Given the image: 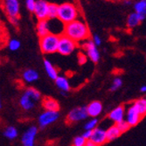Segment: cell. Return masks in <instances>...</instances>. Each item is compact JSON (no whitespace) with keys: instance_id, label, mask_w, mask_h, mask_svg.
Segmentation results:
<instances>
[{"instance_id":"obj_1","label":"cell","mask_w":146,"mask_h":146,"mask_svg":"<svg viewBox=\"0 0 146 146\" xmlns=\"http://www.w3.org/2000/svg\"><path fill=\"white\" fill-rule=\"evenodd\" d=\"M63 34L72 38L76 43H79L88 40L89 37V30L84 22L77 19L70 24L64 25Z\"/></svg>"},{"instance_id":"obj_2","label":"cell","mask_w":146,"mask_h":146,"mask_svg":"<svg viewBox=\"0 0 146 146\" xmlns=\"http://www.w3.org/2000/svg\"><path fill=\"white\" fill-rule=\"evenodd\" d=\"M78 15H79L78 9L74 4L64 3L59 5L58 19L64 25L77 20Z\"/></svg>"},{"instance_id":"obj_3","label":"cell","mask_w":146,"mask_h":146,"mask_svg":"<svg viewBox=\"0 0 146 146\" xmlns=\"http://www.w3.org/2000/svg\"><path fill=\"white\" fill-rule=\"evenodd\" d=\"M60 36L50 33L49 34L39 38V47L43 54H52L58 52Z\"/></svg>"},{"instance_id":"obj_4","label":"cell","mask_w":146,"mask_h":146,"mask_svg":"<svg viewBox=\"0 0 146 146\" xmlns=\"http://www.w3.org/2000/svg\"><path fill=\"white\" fill-rule=\"evenodd\" d=\"M77 48V43L74 41L72 38L61 34L60 36V41L58 46V52L61 55L68 56L73 54L74 51Z\"/></svg>"},{"instance_id":"obj_5","label":"cell","mask_w":146,"mask_h":146,"mask_svg":"<svg viewBox=\"0 0 146 146\" xmlns=\"http://www.w3.org/2000/svg\"><path fill=\"white\" fill-rule=\"evenodd\" d=\"M88 117L87 107H76L69 111L67 115V123L69 124L79 123Z\"/></svg>"},{"instance_id":"obj_6","label":"cell","mask_w":146,"mask_h":146,"mask_svg":"<svg viewBox=\"0 0 146 146\" xmlns=\"http://www.w3.org/2000/svg\"><path fill=\"white\" fill-rule=\"evenodd\" d=\"M60 117L59 111H48L45 110L39 115L38 118V123L40 129H45L50 124L56 122Z\"/></svg>"},{"instance_id":"obj_7","label":"cell","mask_w":146,"mask_h":146,"mask_svg":"<svg viewBox=\"0 0 146 146\" xmlns=\"http://www.w3.org/2000/svg\"><path fill=\"white\" fill-rule=\"evenodd\" d=\"M82 46L86 52L87 56L91 61H93L94 63H97L100 60V58H101L100 52L97 48V46L93 42V40L85 41Z\"/></svg>"},{"instance_id":"obj_8","label":"cell","mask_w":146,"mask_h":146,"mask_svg":"<svg viewBox=\"0 0 146 146\" xmlns=\"http://www.w3.org/2000/svg\"><path fill=\"white\" fill-rule=\"evenodd\" d=\"M38 131V129L36 126H31L26 129L21 137V143L23 146H34Z\"/></svg>"},{"instance_id":"obj_9","label":"cell","mask_w":146,"mask_h":146,"mask_svg":"<svg viewBox=\"0 0 146 146\" xmlns=\"http://www.w3.org/2000/svg\"><path fill=\"white\" fill-rule=\"evenodd\" d=\"M48 10L49 3L45 0H37L33 13L38 20H46L48 19Z\"/></svg>"},{"instance_id":"obj_10","label":"cell","mask_w":146,"mask_h":146,"mask_svg":"<svg viewBox=\"0 0 146 146\" xmlns=\"http://www.w3.org/2000/svg\"><path fill=\"white\" fill-rule=\"evenodd\" d=\"M4 9L8 18H19V0H4Z\"/></svg>"},{"instance_id":"obj_11","label":"cell","mask_w":146,"mask_h":146,"mask_svg":"<svg viewBox=\"0 0 146 146\" xmlns=\"http://www.w3.org/2000/svg\"><path fill=\"white\" fill-rule=\"evenodd\" d=\"M142 118V115L135 108V106L132 103L126 109V115H125V121L132 127L138 124Z\"/></svg>"},{"instance_id":"obj_12","label":"cell","mask_w":146,"mask_h":146,"mask_svg":"<svg viewBox=\"0 0 146 146\" xmlns=\"http://www.w3.org/2000/svg\"><path fill=\"white\" fill-rule=\"evenodd\" d=\"M125 115H126V108L123 105H119L109 113L108 118L115 124H117L125 120Z\"/></svg>"},{"instance_id":"obj_13","label":"cell","mask_w":146,"mask_h":146,"mask_svg":"<svg viewBox=\"0 0 146 146\" xmlns=\"http://www.w3.org/2000/svg\"><path fill=\"white\" fill-rule=\"evenodd\" d=\"M90 141L96 143L97 146L103 145L106 142H108L107 139V130L101 127H97L93 130V134L90 138Z\"/></svg>"},{"instance_id":"obj_14","label":"cell","mask_w":146,"mask_h":146,"mask_svg":"<svg viewBox=\"0 0 146 146\" xmlns=\"http://www.w3.org/2000/svg\"><path fill=\"white\" fill-rule=\"evenodd\" d=\"M102 110H103L102 103L99 101H94L87 106V111H88V116L91 118L98 117L102 114Z\"/></svg>"},{"instance_id":"obj_15","label":"cell","mask_w":146,"mask_h":146,"mask_svg":"<svg viewBox=\"0 0 146 146\" xmlns=\"http://www.w3.org/2000/svg\"><path fill=\"white\" fill-rule=\"evenodd\" d=\"M37 33L39 38L44 37L51 33L50 31V22L48 19L46 20H38L37 26H36Z\"/></svg>"},{"instance_id":"obj_16","label":"cell","mask_w":146,"mask_h":146,"mask_svg":"<svg viewBox=\"0 0 146 146\" xmlns=\"http://www.w3.org/2000/svg\"><path fill=\"white\" fill-rule=\"evenodd\" d=\"M42 106L45 110L48 111H59L60 110V104L59 102L51 97H45L42 101Z\"/></svg>"},{"instance_id":"obj_17","label":"cell","mask_w":146,"mask_h":146,"mask_svg":"<svg viewBox=\"0 0 146 146\" xmlns=\"http://www.w3.org/2000/svg\"><path fill=\"white\" fill-rule=\"evenodd\" d=\"M55 84L57 86V88L60 90V92H66L68 93L71 89L70 87V83L68 79L64 76V75H59L58 78L55 80Z\"/></svg>"},{"instance_id":"obj_18","label":"cell","mask_w":146,"mask_h":146,"mask_svg":"<svg viewBox=\"0 0 146 146\" xmlns=\"http://www.w3.org/2000/svg\"><path fill=\"white\" fill-rule=\"evenodd\" d=\"M19 105L24 110L29 111L35 107V102L30 96L24 93L19 99Z\"/></svg>"},{"instance_id":"obj_19","label":"cell","mask_w":146,"mask_h":146,"mask_svg":"<svg viewBox=\"0 0 146 146\" xmlns=\"http://www.w3.org/2000/svg\"><path fill=\"white\" fill-rule=\"evenodd\" d=\"M38 77H39L38 73L33 68L25 69L22 74V78L24 80V82L26 83H32L36 82L38 79Z\"/></svg>"},{"instance_id":"obj_20","label":"cell","mask_w":146,"mask_h":146,"mask_svg":"<svg viewBox=\"0 0 146 146\" xmlns=\"http://www.w3.org/2000/svg\"><path fill=\"white\" fill-rule=\"evenodd\" d=\"M44 68L48 77L52 80H54V81H55L59 76V73L56 68L52 64V62L49 60H46V59L44 60Z\"/></svg>"},{"instance_id":"obj_21","label":"cell","mask_w":146,"mask_h":146,"mask_svg":"<svg viewBox=\"0 0 146 146\" xmlns=\"http://www.w3.org/2000/svg\"><path fill=\"white\" fill-rule=\"evenodd\" d=\"M143 19H144L139 14H137V12H132L127 18V26L129 29H133L137 27Z\"/></svg>"},{"instance_id":"obj_22","label":"cell","mask_w":146,"mask_h":146,"mask_svg":"<svg viewBox=\"0 0 146 146\" xmlns=\"http://www.w3.org/2000/svg\"><path fill=\"white\" fill-rule=\"evenodd\" d=\"M107 139H108V142H110V141H113L116 138H118L122 135V132L119 129L117 124H112L110 125L107 129Z\"/></svg>"},{"instance_id":"obj_23","label":"cell","mask_w":146,"mask_h":146,"mask_svg":"<svg viewBox=\"0 0 146 146\" xmlns=\"http://www.w3.org/2000/svg\"><path fill=\"white\" fill-rule=\"evenodd\" d=\"M135 12L142 16L143 19L146 17V0H138L134 5Z\"/></svg>"},{"instance_id":"obj_24","label":"cell","mask_w":146,"mask_h":146,"mask_svg":"<svg viewBox=\"0 0 146 146\" xmlns=\"http://www.w3.org/2000/svg\"><path fill=\"white\" fill-rule=\"evenodd\" d=\"M4 137L9 140H14L19 136V131L14 126H8L4 130Z\"/></svg>"},{"instance_id":"obj_25","label":"cell","mask_w":146,"mask_h":146,"mask_svg":"<svg viewBox=\"0 0 146 146\" xmlns=\"http://www.w3.org/2000/svg\"><path fill=\"white\" fill-rule=\"evenodd\" d=\"M133 105L137 110V111L140 113L142 117L146 115V99L145 98H140V99L136 100L133 102Z\"/></svg>"},{"instance_id":"obj_26","label":"cell","mask_w":146,"mask_h":146,"mask_svg":"<svg viewBox=\"0 0 146 146\" xmlns=\"http://www.w3.org/2000/svg\"><path fill=\"white\" fill-rule=\"evenodd\" d=\"M24 93L27 95L28 96H30L35 102H38L39 99H40V97H41L40 92H39L38 90H37L36 88H32V87L26 88Z\"/></svg>"},{"instance_id":"obj_27","label":"cell","mask_w":146,"mask_h":146,"mask_svg":"<svg viewBox=\"0 0 146 146\" xmlns=\"http://www.w3.org/2000/svg\"><path fill=\"white\" fill-rule=\"evenodd\" d=\"M58 12H59V5H55V4H49L48 20L58 19Z\"/></svg>"},{"instance_id":"obj_28","label":"cell","mask_w":146,"mask_h":146,"mask_svg":"<svg viewBox=\"0 0 146 146\" xmlns=\"http://www.w3.org/2000/svg\"><path fill=\"white\" fill-rule=\"evenodd\" d=\"M99 121L97 118H91L85 123L84 125V129L85 130H94L98 127Z\"/></svg>"},{"instance_id":"obj_29","label":"cell","mask_w":146,"mask_h":146,"mask_svg":"<svg viewBox=\"0 0 146 146\" xmlns=\"http://www.w3.org/2000/svg\"><path fill=\"white\" fill-rule=\"evenodd\" d=\"M20 46H21V43H20V41L19 40V39L11 38L8 42V48L12 52L18 51L20 48Z\"/></svg>"},{"instance_id":"obj_30","label":"cell","mask_w":146,"mask_h":146,"mask_svg":"<svg viewBox=\"0 0 146 146\" xmlns=\"http://www.w3.org/2000/svg\"><path fill=\"white\" fill-rule=\"evenodd\" d=\"M123 86V80L120 78V77H115L113 82H112V84L110 86V90L114 92V91H116L117 89H119L121 87Z\"/></svg>"},{"instance_id":"obj_31","label":"cell","mask_w":146,"mask_h":146,"mask_svg":"<svg viewBox=\"0 0 146 146\" xmlns=\"http://www.w3.org/2000/svg\"><path fill=\"white\" fill-rule=\"evenodd\" d=\"M88 140L85 139L82 136H77L74 138L72 146H85Z\"/></svg>"},{"instance_id":"obj_32","label":"cell","mask_w":146,"mask_h":146,"mask_svg":"<svg viewBox=\"0 0 146 146\" xmlns=\"http://www.w3.org/2000/svg\"><path fill=\"white\" fill-rule=\"evenodd\" d=\"M117 126H118L119 129H120V131L122 132V134L124 133V132H126V131H128L129 129V128L131 127L125 120L123 121V122H121V123H117Z\"/></svg>"},{"instance_id":"obj_33","label":"cell","mask_w":146,"mask_h":146,"mask_svg":"<svg viewBox=\"0 0 146 146\" xmlns=\"http://www.w3.org/2000/svg\"><path fill=\"white\" fill-rule=\"evenodd\" d=\"M36 3H37L36 0H25V5H26V8L28 9L29 11L33 12V11H34V9H35Z\"/></svg>"},{"instance_id":"obj_34","label":"cell","mask_w":146,"mask_h":146,"mask_svg":"<svg viewBox=\"0 0 146 146\" xmlns=\"http://www.w3.org/2000/svg\"><path fill=\"white\" fill-rule=\"evenodd\" d=\"M88 57L87 56V54H83V52H79L78 54V62L80 65H83L87 62Z\"/></svg>"},{"instance_id":"obj_35","label":"cell","mask_w":146,"mask_h":146,"mask_svg":"<svg viewBox=\"0 0 146 146\" xmlns=\"http://www.w3.org/2000/svg\"><path fill=\"white\" fill-rule=\"evenodd\" d=\"M93 42H94L97 46H101L102 45V38L99 35L97 34H95L94 36H93Z\"/></svg>"},{"instance_id":"obj_36","label":"cell","mask_w":146,"mask_h":146,"mask_svg":"<svg viewBox=\"0 0 146 146\" xmlns=\"http://www.w3.org/2000/svg\"><path fill=\"white\" fill-rule=\"evenodd\" d=\"M92 134H93V130H85L82 136L85 139H87V140L88 141V140H90V138H91V137H92Z\"/></svg>"},{"instance_id":"obj_37","label":"cell","mask_w":146,"mask_h":146,"mask_svg":"<svg viewBox=\"0 0 146 146\" xmlns=\"http://www.w3.org/2000/svg\"><path fill=\"white\" fill-rule=\"evenodd\" d=\"M9 20H10L11 24H12V25L18 26V25H19V18H9Z\"/></svg>"},{"instance_id":"obj_38","label":"cell","mask_w":146,"mask_h":146,"mask_svg":"<svg viewBox=\"0 0 146 146\" xmlns=\"http://www.w3.org/2000/svg\"><path fill=\"white\" fill-rule=\"evenodd\" d=\"M85 146H97L96 143H94L93 142H91L90 140H88V142H87V143H86V145Z\"/></svg>"},{"instance_id":"obj_39","label":"cell","mask_w":146,"mask_h":146,"mask_svg":"<svg viewBox=\"0 0 146 146\" xmlns=\"http://www.w3.org/2000/svg\"><path fill=\"white\" fill-rule=\"evenodd\" d=\"M140 91H141L142 93H146V84L141 87V88H140Z\"/></svg>"},{"instance_id":"obj_40","label":"cell","mask_w":146,"mask_h":146,"mask_svg":"<svg viewBox=\"0 0 146 146\" xmlns=\"http://www.w3.org/2000/svg\"><path fill=\"white\" fill-rule=\"evenodd\" d=\"M60 94H61L62 96H67V94H68V93H66V92H60Z\"/></svg>"},{"instance_id":"obj_41","label":"cell","mask_w":146,"mask_h":146,"mask_svg":"<svg viewBox=\"0 0 146 146\" xmlns=\"http://www.w3.org/2000/svg\"><path fill=\"white\" fill-rule=\"evenodd\" d=\"M124 3H125L126 5H130V4H131V1H124Z\"/></svg>"},{"instance_id":"obj_42","label":"cell","mask_w":146,"mask_h":146,"mask_svg":"<svg viewBox=\"0 0 146 146\" xmlns=\"http://www.w3.org/2000/svg\"><path fill=\"white\" fill-rule=\"evenodd\" d=\"M123 1H131V0H123Z\"/></svg>"},{"instance_id":"obj_43","label":"cell","mask_w":146,"mask_h":146,"mask_svg":"<svg viewBox=\"0 0 146 146\" xmlns=\"http://www.w3.org/2000/svg\"><path fill=\"white\" fill-rule=\"evenodd\" d=\"M145 99H146V97H145Z\"/></svg>"}]
</instances>
